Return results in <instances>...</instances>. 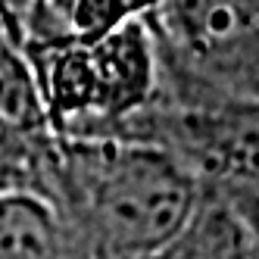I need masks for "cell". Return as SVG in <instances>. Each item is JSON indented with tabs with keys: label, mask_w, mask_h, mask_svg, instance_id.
I'll use <instances>...</instances> for the list:
<instances>
[{
	"label": "cell",
	"mask_w": 259,
	"mask_h": 259,
	"mask_svg": "<svg viewBox=\"0 0 259 259\" xmlns=\"http://www.w3.org/2000/svg\"><path fill=\"white\" fill-rule=\"evenodd\" d=\"M47 203L94 259H147L188 225L200 191L175 159L128 138H53Z\"/></svg>",
	"instance_id": "cell-1"
},
{
	"label": "cell",
	"mask_w": 259,
	"mask_h": 259,
	"mask_svg": "<svg viewBox=\"0 0 259 259\" xmlns=\"http://www.w3.org/2000/svg\"><path fill=\"white\" fill-rule=\"evenodd\" d=\"M34 91L53 138H109L153 100L156 47L147 19L94 41L25 47Z\"/></svg>",
	"instance_id": "cell-2"
},
{
	"label": "cell",
	"mask_w": 259,
	"mask_h": 259,
	"mask_svg": "<svg viewBox=\"0 0 259 259\" xmlns=\"http://www.w3.org/2000/svg\"><path fill=\"white\" fill-rule=\"evenodd\" d=\"M147 28L159 63L156 88L259 106V0H159Z\"/></svg>",
	"instance_id": "cell-3"
},
{
	"label": "cell",
	"mask_w": 259,
	"mask_h": 259,
	"mask_svg": "<svg viewBox=\"0 0 259 259\" xmlns=\"http://www.w3.org/2000/svg\"><path fill=\"white\" fill-rule=\"evenodd\" d=\"M0 259H94L60 209L34 194L0 197Z\"/></svg>",
	"instance_id": "cell-4"
},
{
	"label": "cell",
	"mask_w": 259,
	"mask_h": 259,
	"mask_svg": "<svg viewBox=\"0 0 259 259\" xmlns=\"http://www.w3.org/2000/svg\"><path fill=\"white\" fill-rule=\"evenodd\" d=\"M147 259H259L256 212L203 197L188 225Z\"/></svg>",
	"instance_id": "cell-5"
},
{
	"label": "cell",
	"mask_w": 259,
	"mask_h": 259,
	"mask_svg": "<svg viewBox=\"0 0 259 259\" xmlns=\"http://www.w3.org/2000/svg\"><path fill=\"white\" fill-rule=\"evenodd\" d=\"M0 119L22 132H47L22 38L7 16H0Z\"/></svg>",
	"instance_id": "cell-6"
},
{
	"label": "cell",
	"mask_w": 259,
	"mask_h": 259,
	"mask_svg": "<svg viewBox=\"0 0 259 259\" xmlns=\"http://www.w3.org/2000/svg\"><path fill=\"white\" fill-rule=\"evenodd\" d=\"M50 132H22L0 119V197L34 194L47 200Z\"/></svg>",
	"instance_id": "cell-7"
}]
</instances>
